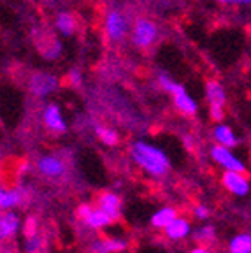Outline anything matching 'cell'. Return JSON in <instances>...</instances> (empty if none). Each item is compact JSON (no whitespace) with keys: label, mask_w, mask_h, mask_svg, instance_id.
<instances>
[{"label":"cell","mask_w":251,"mask_h":253,"mask_svg":"<svg viewBox=\"0 0 251 253\" xmlns=\"http://www.w3.org/2000/svg\"><path fill=\"white\" fill-rule=\"evenodd\" d=\"M37 49L44 60L55 62L62 56L63 44L56 36H41V41H37Z\"/></svg>","instance_id":"obj_16"},{"label":"cell","mask_w":251,"mask_h":253,"mask_svg":"<svg viewBox=\"0 0 251 253\" xmlns=\"http://www.w3.org/2000/svg\"><path fill=\"white\" fill-rule=\"evenodd\" d=\"M65 81L69 86H72L74 90H81L84 84V78H83V71L79 67H71L67 71Z\"/></svg>","instance_id":"obj_26"},{"label":"cell","mask_w":251,"mask_h":253,"mask_svg":"<svg viewBox=\"0 0 251 253\" xmlns=\"http://www.w3.org/2000/svg\"><path fill=\"white\" fill-rule=\"evenodd\" d=\"M130 28L132 23L125 11L118 7L107 9L104 16V37L111 46H118L126 37H130Z\"/></svg>","instance_id":"obj_3"},{"label":"cell","mask_w":251,"mask_h":253,"mask_svg":"<svg viewBox=\"0 0 251 253\" xmlns=\"http://www.w3.org/2000/svg\"><path fill=\"white\" fill-rule=\"evenodd\" d=\"M39 232V221L36 216H28L23 223V236H34V234Z\"/></svg>","instance_id":"obj_28"},{"label":"cell","mask_w":251,"mask_h":253,"mask_svg":"<svg viewBox=\"0 0 251 253\" xmlns=\"http://www.w3.org/2000/svg\"><path fill=\"white\" fill-rule=\"evenodd\" d=\"M83 223H84L86 227H90V229H93V230H104V229H107V227L113 225L114 220L106 213V211L100 210V208L95 204L93 208H91L90 213L83 218Z\"/></svg>","instance_id":"obj_18"},{"label":"cell","mask_w":251,"mask_h":253,"mask_svg":"<svg viewBox=\"0 0 251 253\" xmlns=\"http://www.w3.org/2000/svg\"><path fill=\"white\" fill-rule=\"evenodd\" d=\"M37 170L41 172V176L47 179H60L65 176L67 172V164L60 155L56 153H46L41 155L36 162Z\"/></svg>","instance_id":"obj_10"},{"label":"cell","mask_w":251,"mask_h":253,"mask_svg":"<svg viewBox=\"0 0 251 253\" xmlns=\"http://www.w3.org/2000/svg\"><path fill=\"white\" fill-rule=\"evenodd\" d=\"M160 39V27L157 21H153L148 16H137L132 21L130 28V42L135 49L146 51L149 47H153Z\"/></svg>","instance_id":"obj_2"},{"label":"cell","mask_w":251,"mask_h":253,"mask_svg":"<svg viewBox=\"0 0 251 253\" xmlns=\"http://www.w3.org/2000/svg\"><path fill=\"white\" fill-rule=\"evenodd\" d=\"M2 158H4V155H2V148H0V164H2Z\"/></svg>","instance_id":"obj_33"},{"label":"cell","mask_w":251,"mask_h":253,"mask_svg":"<svg viewBox=\"0 0 251 253\" xmlns=\"http://www.w3.org/2000/svg\"><path fill=\"white\" fill-rule=\"evenodd\" d=\"M155 79H157V86L160 88L162 91H165V93H170V91H172V88L177 84L176 79H174L169 72H165V71H157Z\"/></svg>","instance_id":"obj_24"},{"label":"cell","mask_w":251,"mask_h":253,"mask_svg":"<svg viewBox=\"0 0 251 253\" xmlns=\"http://www.w3.org/2000/svg\"><path fill=\"white\" fill-rule=\"evenodd\" d=\"M25 253H42L44 250V239L41 237V234H34V236L25 237V245H23Z\"/></svg>","instance_id":"obj_25"},{"label":"cell","mask_w":251,"mask_h":253,"mask_svg":"<svg viewBox=\"0 0 251 253\" xmlns=\"http://www.w3.org/2000/svg\"><path fill=\"white\" fill-rule=\"evenodd\" d=\"M188 253H212L211 248H208V246H202V245H195L192 250H190Z\"/></svg>","instance_id":"obj_32"},{"label":"cell","mask_w":251,"mask_h":253,"mask_svg":"<svg viewBox=\"0 0 251 253\" xmlns=\"http://www.w3.org/2000/svg\"><path fill=\"white\" fill-rule=\"evenodd\" d=\"M128 246L125 237H100L90 245V253H123Z\"/></svg>","instance_id":"obj_14"},{"label":"cell","mask_w":251,"mask_h":253,"mask_svg":"<svg viewBox=\"0 0 251 253\" xmlns=\"http://www.w3.org/2000/svg\"><path fill=\"white\" fill-rule=\"evenodd\" d=\"M209 158L221 170H234V172H246L248 166L243 158L234 151V148L221 146V144H212L209 148Z\"/></svg>","instance_id":"obj_6"},{"label":"cell","mask_w":251,"mask_h":253,"mask_svg":"<svg viewBox=\"0 0 251 253\" xmlns=\"http://www.w3.org/2000/svg\"><path fill=\"white\" fill-rule=\"evenodd\" d=\"M218 253H228V252H218Z\"/></svg>","instance_id":"obj_35"},{"label":"cell","mask_w":251,"mask_h":253,"mask_svg":"<svg viewBox=\"0 0 251 253\" xmlns=\"http://www.w3.org/2000/svg\"><path fill=\"white\" fill-rule=\"evenodd\" d=\"M23 190L18 186H2L0 185V210H16L23 202Z\"/></svg>","instance_id":"obj_19"},{"label":"cell","mask_w":251,"mask_h":253,"mask_svg":"<svg viewBox=\"0 0 251 253\" xmlns=\"http://www.w3.org/2000/svg\"><path fill=\"white\" fill-rule=\"evenodd\" d=\"M95 134H97L98 141L107 148H116L120 144V141H122L120 132L116 130V128H113V126H107V125H97L95 126Z\"/></svg>","instance_id":"obj_23"},{"label":"cell","mask_w":251,"mask_h":253,"mask_svg":"<svg viewBox=\"0 0 251 253\" xmlns=\"http://www.w3.org/2000/svg\"><path fill=\"white\" fill-rule=\"evenodd\" d=\"M78 16L71 11H60L55 16V30L60 37H72L78 32Z\"/></svg>","instance_id":"obj_17"},{"label":"cell","mask_w":251,"mask_h":253,"mask_svg":"<svg viewBox=\"0 0 251 253\" xmlns=\"http://www.w3.org/2000/svg\"><path fill=\"white\" fill-rule=\"evenodd\" d=\"M192 237H193V241H195V245H202V246L211 248V246H214L216 241H218V232H216L214 225L204 223V225H199L193 229Z\"/></svg>","instance_id":"obj_20"},{"label":"cell","mask_w":251,"mask_h":253,"mask_svg":"<svg viewBox=\"0 0 251 253\" xmlns=\"http://www.w3.org/2000/svg\"><path fill=\"white\" fill-rule=\"evenodd\" d=\"M204 97L208 102L209 118L214 123L225 120V106H227L228 95L227 88L218 79H208L204 84Z\"/></svg>","instance_id":"obj_5"},{"label":"cell","mask_w":251,"mask_h":253,"mask_svg":"<svg viewBox=\"0 0 251 253\" xmlns=\"http://www.w3.org/2000/svg\"><path fill=\"white\" fill-rule=\"evenodd\" d=\"M128 155L132 162L151 179H164L169 176L170 167H172L169 155L153 142L137 139L130 144Z\"/></svg>","instance_id":"obj_1"},{"label":"cell","mask_w":251,"mask_h":253,"mask_svg":"<svg viewBox=\"0 0 251 253\" xmlns=\"http://www.w3.org/2000/svg\"><path fill=\"white\" fill-rule=\"evenodd\" d=\"M212 141L216 144H221V146H228L236 150L237 146L241 144V137L236 134V130L232 128L230 125H227L225 122H218L211 130Z\"/></svg>","instance_id":"obj_15"},{"label":"cell","mask_w":251,"mask_h":253,"mask_svg":"<svg viewBox=\"0 0 251 253\" xmlns=\"http://www.w3.org/2000/svg\"><path fill=\"white\" fill-rule=\"evenodd\" d=\"M228 253H251V232H237L227 243Z\"/></svg>","instance_id":"obj_22"},{"label":"cell","mask_w":251,"mask_h":253,"mask_svg":"<svg viewBox=\"0 0 251 253\" xmlns=\"http://www.w3.org/2000/svg\"><path fill=\"white\" fill-rule=\"evenodd\" d=\"M250 155H251V153H250Z\"/></svg>","instance_id":"obj_36"},{"label":"cell","mask_w":251,"mask_h":253,"mask_svg":"<svg viewBox=\"0 0 251 253\" xmlns=\"http://www.w3.org/2000/svg\"><path fill=\"white\" fill-rule=\"evenodd\" d=\"M97 206L100 210H104L114 221H118L122 218V208L123 202L116 192H111V190H104L97 195Z\"/></svg>","instance_id":"obj_13"},{"label":"cell","mask_w":251,"mask_h":253,"mask_svg":"<svg viewBox=\"0 0 251 253\" xmlns=\"http://www.w3.org/2000/svg\"><path fill=\"white\" fill-rule=\"evenodd\" d=\"M170 99H172L174 109L179 113L181 116L185 118H193V116L199 115V102L195 100V97H192L186 86L183 83L177 81V84L170 91Z\"/></svg>","instance_id":"obj_7"},{"label":"cell","mask_w":251,"mask_h":253,"mask_svg":"<svg viewBox=\"0 0 251 253\" xmlns=\"http://www.w3.org/2000/svg\"><path fill=\"white\" fill-rule=\"evenodd\" d=\"M5 253H18V252H12V250H9V252H5Z\"/></svg>","instance_id":"obj_34"},{"label":"cell","mask_w":251,"mask_h":253,"mask_svg":"<svg viewBox=\"0 0 251 253\" xmlns=\"http://www.w3.org/2000/svg\"><path fill=\"white\" fill-rule=\"evenodd\" d=\"M223 7H251V0H212Z\"/></svg>","instance_id":"obj_29"},{"label":"cell","mask_w":251,"mask_h":253,"mask_svg":"<svg viewBox=\"0 0 251 253\" xmlns=\"http://www.w3.org/2000/svg\"><path fill=\"white\" fill-rule=\"evenodd\" d=\"M91 208H93V204H88V202H81V204L78 206V210H76V216H78L79 220H83V218L86 216V214L91 211Z\"/></svg>","instance_id":"obj_30"},{"label":"cell","mask_w":251,"mask_h":253,"mask_svg":"<svg viewBox=\"0 0 251 253\" xmlns=\"http://www.w3.org/2000/svg\"><path fill=\"white\" fill-rule=\"evenodd\" d=\"M221 186L234 197H248L251 192V181L246 172H234V170H223L221 174Z\"/></svg>","instance_id":"obj_9"},{"label":"cell","mask_w":251,"mask_h":253,"mask_svg":"<svg viewBox=\"0 0 251 253\" xmlns=\"http://www.w3.org/2000/svg\"><path fill=\"white\" fill-rule=\"evenodd\" d=\"M192 232H193L192 221H190V218L183 216V214L176 216L169 225L164 229L165 237H167L169 241H185V239H188V237L192 236Z\"/></svg>","instance_id":"obj_12"},{"label":"cell","mask_w":251,"mask_h":253,"mask_svg":"<svg viewBox=\"0 0 251 253\" xmlns=\"http://www.w3.org/2000/svg\"><path fill=\"white\" fill-rule=\"evenodd\" d=\"M176 216H179V211H177L174 206H164V208H160V210H157L153 214H151L149 223H151L153 229L164 230Z\"/></svg>","instance_id":"obj_21"},{"label":"cell","mask_w":251,"mask_h":253,"mask_svg":"<svg viewBox=\"0 0 251 253\" xmlns=\"http://www.w3.org/2000/svg\"><path fill=\"white\" fill-rule=\"evenodd\" d=\"M21 229V218L14 210H0V243L11 241Z\"/></svg>","instance_id":"obj_11"},{"label":"cell","mask_w":251,"mask_h":253,"mask_svg":"<svg viewBox=\"0 0 251 253\" xmlns=\"http://www.w3.org/2000/svg\"><path fill=\"white\" fill-rule=\"evenodd\" d=\"M62 86V79L49 71H34L27 79L28 93L37 100H46Z\"/></svg>","instance_id":"obj_4"},{"label":"cell","mask_w":251,"mask_h":253,"mask_svg":"<svg viewBox=\"0 0 251 253\" xmlns=\"http://www.w3.org/2000/svg\"><path fill=\"white\" fill-rule=\"evenodd\" d=\"M41 118H42L44 128H46L47 132H51L53 135H63L69 130V125H67V122H65V116H63V111H62V107H60V104H56V102L44 104Z\"/></svg>","instance_id":"obj_8"},{"label":"cell","mask_w":251,"mask_h":253,"mask_svg":"<svg viewBox=\"0 0 251 253\" xmlns=\"http://www.w3.org/2000/svg\"><path fill=\"white\" fill-rule=\"evenodd\" d=\"M183 144H185L186 150L192 151L193 148H195V137H193L192 134H185L183 135Z\"/></svg>","instance_id":"obj_31"},{"label":"cell","mask_w":251,"mask_h":253,"mask_svg":"<svg viewBox=\"0 0 251 253\" xmlns=\"http://www.w3.org/2000/svg\"><path fill=\"white\" fill-rule=\"evenodd\" d=\"M192 213H193V218L200 221H206L211 218V210H209V206H206V204H195L192 208Z\"/></svg>","instance_id":"obj_27"}]
</instances>
